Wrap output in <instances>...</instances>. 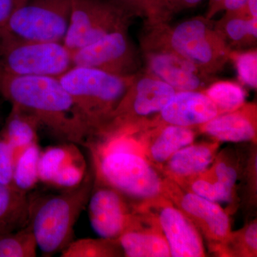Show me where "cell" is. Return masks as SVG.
Returning <instances> with one entry per match:
<instances>
[{
    "mask_svg": "<svg viewBox=\"0 0 257 257\" xmlns=\"http://www.w3.org/2000/svg\"><path fill=\"white\" fill-rule=\"evenodd\" d=\"M42 150L37 143L33 144L16 154L13 186L25 193L36 186L39 179V160Z\"/></svg>",
    "mask_w": 257,
    "mask_h": 257,
    "instance_id": "cell-25",
    "label": "cell"
},
{
    "mask_svg": "<svg viewBox=\"0 0 257 257\" xmlns=\"http://www.w3.org/2000/svg\"><path fill=\"white\" fill-rule=\"evenodd\" d=\"M147 72L181 91H204L214 82L212 75L177 54L162 50H142Z\"/></svg>",
    "mask_w": 257,
    "mask_h": 257,
    "instance_id": "cell-14",
    "label": "cell"
},
{
    "mask_svg": "<svg viewBox=\"0 0 257 257\" xmlns=\"http://www.w3.org/2000/svg\"><path fill=\"white\" fill-rule=\"evenodd\" d=\"M138 144L128 135L109 140L95 155V180L123 196L151 200L164 196V181Z\"/></svg>",
    "mask_w": 257,
    "mask_h": 257,
    "instance_id": "cell-3",
    "label": "cell"
},
{
    "mask_svg": "<svg viewBox=\"0 0 257 257\" xmlns=\"http://www.w3.org/2000/svg\"><path fill=\"white\" fill-rule=\"evenodd\" d=\"M145 28L140 40L142 50L170 51L210 75L222 70L230 60L232 50L214 22L205 17L190 18L176 26L166 23Z\"/></svg>",
    "mask_w": 257,
    "mask_h": 257,
    "instance_id": "cell-2",
    "label": "cell"
},
{
    "mask_svg": "<svg viewBox=\"0 0 257 257\" xmlns=\"http://www.w3.org/2000/svg\"><path fill=\"white\" fill-rule=\"evenodd\" d=\"M152 130L140 141L144 156L157 167H162L175 152L194 143L196 134L192 127L173 124L148 126Z\"/></svg>",
    "mask_w": 257,
    "mask_h": 257,
    "instance_id": "cell-18",
    "label": "cell"
},
{
    "mask_svg": "<svg viewBox=\"0 0 257 257\" xmlns=\"http://www.w3.org/2000/svg\"><path fill=\"white\" fill-rule=\"evenodd\" d=\"M29 224V196L13 186L0 183V235Z\"/></svg>",
    "mask_w": 257,
    "mask_h": 257,
    "instance_id": "cell-21",
    "label": "cell"
},
{
    "mask_svg": "<svg viewBox=\"0 0 257 257\" xmlns=\"http://www.w3.org/2000/svg\"><path fill=\"white\" fill-rule=\"evenodd\" d=\"M145 228L139 216H134L130 226L117 239L123 254L128 257L171 256L170 247L157 223L149 216Z\"/></svg>",
    "mask_w": 257,
    "mask_h": 257,
    "instance_id": "cell-19",
    "label": "cell"
},
{
    "mask_svg": "<svg viewBox=\"0 0 257 257\" xmlns=\"http://www.w3.org/2000/svg\"><path fill=\"white\" fill-rule=\"evenodd\" d=\"M0 93L59 140L90 147L92 134L72 96L57 77L17 76L3 72Z\"/></svg>",
    "mask_w": 257,
    "mask_h": 257,
    "instance_id": "cell-1",
    "label": "cell"
},
{
    "mask_svg": "<svg viewBox=\"0 0 257 257\" xmlns=\"http://www.w3.org/2000/svg\"><path fill=\"white\" fill-rule=\"evenodd\" d=\"M73 66L99 69L120 77H133L140 72L138 49L128 35V29L107 34L97 41L72 52Z\"/></svg>",
    "mask_w": 257,
    "mask_h": 257,
    "instance_id": "cell-10",
    "label": "cell"
},
{
    "mask_svg": "<svg viewBox=\"0 0 257 257\" xmlns=\"http://www.w3.org/2000/svg\"><path fill=\"white\" fill-rule=\"evenodd\" d=\"M232 13L246 18L257 19V0H247L242 8L232 12Z\"/></svg>",
    "mask_w": 257,
    "mask_h": 257,
    "instance_id": "cell-35",
    "label": "cell"
},
{
    "mask_svg": "<svg viewBox=\"0 0 257 257\" xmlns=\"http://www.w3.org/2000/svg\"><path fill=\"white\" fill-rule=\"evenodd\" d=\"M2 74H3V69H2L1 65H0V77H1Z\"/></svg>",
    "mask_w": 257,
    "mask_h": 257,
    "instance_id": "cell-39",
    "label": "cell"
},
{
    "mask_svg": "<svg viewBox=\"0 0 257 257\" xmlns=\"http://www.w3.org/2000/svg\"><path fill=\"white\" fill-rule=\"evenodd\" d=\"M185 182L188 184L190 192L211 202H229L232 199L234 189L221 183L207 170Z\"/></svg>",
    "mask_w": 257,
    "mask_h": 257,
    "instance_id": "cell-29",
    "label": "cell"
},
{
    "mask_svg": "<svg viewBox=\"0 0 257 257\" xmlns=\"http://www.w3.org/2000/svg\"><path fill=\"white\" fill-rule=\"evenodd\" d=\"M16 153L13 147L0 135V183L13 186Z\"/></svg>",
    "mask_w": 257,
    "mask_h": 257,
    "instance_id": "cell-31",
    "label": "cell"
},
{
    "mask_svg": "<svg viewBox=\"0 0 257 257\" xmlns=\"http://www.w3.org/2000/svg\"><path fill=\"white\" fill-rule=\"evenodd\" d=\"M175 93L174 88L147 71L139 72L102 135L111 138L140 131L145 127L149 118L160 114Z\"/></svg>",
    "mask_w": 257,
    "mask_h": 257,
    "instance_id": "cell-6",
    "label": "cell"
},
{
    "mask_svg": "<svg viewBox=\"0 0 257 257\" xmlns=\"http://www.w3.org/2000/svg\"><path fill=\"white\" fill-rule=\"evenodd\" d=\"M256 104H244L236 110L217 115L199 128L217 142L242 143L256 140Z\"/></svg>",
    "mask_w": 257,
    "mask_h": 257,
    "instance_id": "cell-17",
    "label": "cell"
},
{
    "mask_svg": "<svg viewBox=\"0 0 257 257\" xmlns=\"http://www.w3.org/2000/svg\"><path fill=\"white\" fill-rule=\"evenodd\" d=\"M0 65L13 75L57 78L73 67L72 52L63 43L26 41L1 31Z\"/></svg>",
    "mask_w": 257,
    "mask_h": 257,
    "instance_id": "cell-7",
    "label": "cell"
},
{
    "mask_svg": "<svg viewBox=\"0 0 257 257\" xmlns=\"http://www.w3.org/2000/svg\"><path fill=\"white\" fill-rule=\"evenodd\" d=\"M135 18L143 19L146 28L169 23L176 14L170 0H107Z\"/></svg>",
    "mask_w": 257,
    "mask_h": 257,
    "instance_id": "cell-23",
    "label": "cell"
},
{
    "mask_svg": "<svg viewBox=\"0 0 257 257\" xmlns=\"http://www.w3.org/2000/svg\"><path fill=\"white\" fill-rule=\"evenodd\" d=\"M135 76L120 77L73 66L58 79L94 137L104 134Z\"/></svg>",
    "mask_w": 257,
    "mask_h": 257,
    "instance_id": "cell-5",
    "label": "cell"
},
{
    "mask_svg": "<svg viewBox=\"0 0 257 257\" xmlns=\"http://www.w3.org/2000/svg\"><path fill=\"white\" fill-rule=\"evenodd\" d=\"M163 195L179 208L215 247L226 246L231 239L229 216L218 203L187 192L170 179L164 180Z\"/></svg>",
    "mask_w": 257,
    "mask_h": 257,
    "instance_id": "cell-11",
    "label": "cell"
},
{
    "mask_svg": "<svg viewBox=\"0 0 257 257\" xmlns=\"http://www.w3.org/2000/svg\"><path fill=\"white\" fill-rule=\"evenodd\" d=\"M202 0H170L171 5L176 13L183 10L195 8Z\"/></svg>",
    "mask_w": 257,
    "mask_h": 257,
    "instance_id": "cell-36",
    "label": "cell"
},
{
    "mask_svg": "<svg viewBox=\"0 0 257 257\" xmlns=\"http://www.w3.org/2000/svg\"><path fill=\"white\" fill-rule=\"evenodd\" d=\"M28 0H0V30L4 28L8 20Z\"/></svg>",
    "mask_w": 257,
    "mask_h": 257,
    "instance_id": "cell-34",
    "label": "cell"
},
{
    "mask_svg": "<svg viewBox=\"0 0 257 257\" xmlns=\"http://www.w3.org/2000/svg\"><path fill=\"white\" fill-rule=\"evenodd\" d=\"M37 244L30 224L0 235V257H35Z\"/></svg>",
    "mask_w": 257,
    "mask_h": 257,
    "instance_id": "cell-27",
    "label": "cell"
},
{
    "mask_svg": "<svg viewBox=\"0 0 257 257\" xmlns=\"http://www.w3.org/2000/svg\"><path fill=\"white\" fill-rule=\"evenodd\" d=\"M88 200L92 229L100 237L117 239L134 219L122 194L94 179Z\"/></svg>",
    "mask_w": 257,
    "mask_h": 257,
    "instance_id": "cell-13",
    "label": "cell"
},
{
    "mask_svg": "<svg viewBox=\"0 0 257 257\" xmlns=\"http://www.w3.org/2000/svg\"><path fill=\"white\" fill-rule=\"evenodd\" d=\"M215 104L203 91L176 92L170 102L147 124H173L193 127L219 115Z\"/></svg>",
    "mask_w": 257,
    "mask_h": 257,
    "instance_id": "cell-16",
    "label": "cell"
},
{
    "mask_svg": "<svg viewBox=\"0 0 257 257\" xmlns=\"http://www.w3.org/2000/svg\"><path fill=\"white\" fill-rule=\"evenodd\" d=\"M239 239L240 249L242 254L246 256H254L257 250V224L253 221L243 230L242 232L236 234Z\"/></svg>",
    "mask_w": 257,
    "mask_h": 257,
    "instance_id": "cell-33",
    "label": "cell"
},
{
    "mask_svg": "<svg viewBox=\"0 0 257 257\" xmlns=\"http://www.w3.org/2000/svg\"><path fill=\"white\" fill-rule=\"evenodd\" d=\"M229 60H232L241 82L248 87H257V52L256 49L240 52L232 50L230 52Z\"/></svg>",
    "mask_w": 257,
    "mask_h": 257,
    "instance_id": "cell-30",
    "label": "cell"
},
{
    "mask_svg": "<svg viewBox=\"0 0 257 257\" xmlns=\"http://www.w3.org/2000/svg\"><path fill=\"white\" fill-rule=\"evenodd\" d=\"M247 0H226L223 11L226 13H232L242 8Z\"/></svg>",
    "mask_w": 257,
    "mask_h": 257,
    "instance_id": "cell-38",
    "label": "cell"
},
{
    "mask_svg": "<svg viewBox=\"0 0 257 257\" xmlns=\"http://www.w3.org/2000/svg\"><path fill=\"white\" fill-rule=\"evenodd\" d=\"M62 257L119 256L123 254L117 239H80L61 251Z\"/></svg>",
    "mask_w": 257,
    "mask_h": 257,
    "instance_id": "cell-28",
    "label": "cell"
},
{
    "mask_svg": "<svg viewBox=\"0 0 257 257\" xmlns=\"http://www.w3.org/2000/svg\"><path fill=\"white\" fill-rule=\"evenodd\" d=\"M208 172L214 178L227 186L230 188L234 189L236 180H237V172L234 167L223 161H216L211 164L207 169Z\"/></svg>",
    "mask_w": 257,
    "mask_h": 257,
    "instance_id": "cell-32",
    "label": "cell"
},
{
    "mask_svg": "<svg viewBox=\"0 0 257 257\" xmlns=\"http://www.w3.org/2000/svg\"><path fill=\"white\" fill-rule=\"evenodd\" d=\"M225 1L226 0H209L205 18L211 20L217 13L223 11Z\"/></svg>",
    "mask_w": 257,
    "mask_h": 257,
    "instance_id": "cell-37",
    "label": "cell"
},
{
    "mask_svg": "<svg viewBox=\"0 0 257 257\" xmlns=\"http://www.w3.org/2000/svg\"><path fill=\"white\" fill-rule=\"evenodd\" d=\"M40 126L35 118L13 107L3 137L13 147L15 153L37 143V128Z\"/></svg>",
    "mask_w": 257,
    "mask_h": 257,
    "instance_id": "cell-24",
    "label": "cell"
},
{
    "mask_svg": "<svg viewBox=\"0 0 257 257\" xmlns=\"http://www.w3.org/2000/svg\"><path fill=\"white\" fill-rule=\"evenodd\" d=\"M203 92L215 104L219 114L236 110L245 104L246 92L235 82H214Z\"/></svg>",
    "mask_w": 257,
    "mask_h": 257,
    "instance_id": "cell-26",
    "label": "cell"
},
{
    "mask_svg": "<svg viewBox=\"0 0 257 257\" xmlns=\"http://www.w3.org/2000/svg\"><path fill=\"white\" fill-rule=\"evenodd\" d=\"M86 163L74 143L47 147L39 160L40 182L62 189L77 187L87 175Z\"/></svg>",
    "mask_w": 257,
    "mask_h": 257,
    "instance_id": "cell-15",
    "label": "cell"
},
{
    "mask_svg": "<svg viewBox=\"0 0 257 257\" xmlns=\"http://www.w3.org/2000/svg\"><path fill=\"white\" fill-rule=\"evenodd\" d=\"M214 25L231 50L256 44L257 19L226 13L220 20L214 22Z\"/></svg>",
    "mask_w": 257,
    "mask_h": 257,
    "instance_id": "cell-22",
    "label": "cell"
},
{
    "mask_svg": "<svg viewBox=\"0 0 257 257\" xmlns=\"http://www.w3.org/2000/svg\"><path fill=\"white\" fill-rule=\"evenodd\" d=\"M219 142L201 143L183 147L162 166L168 179L181 184L201 175L214 161Z\"/></svg>",
    "mask_w": 257,
    "mask_h": 257,
    "instance_id": "cell-20",
    "label": "cell"
},
{
    "mask_svg": "<svg viewBox=\"0 0 257 257\" xmlns=\"http://www.w3.org/2000/svg\"><path fill=\"white\" fill-rule=\"evenodd\" d=\"M94 179L87 173L82 183L55 194L29 196V224L37 247L51 256L73 241L74 226L87 205Z\"/></svg>",
    "mask_w": 257,
    "mask_h": 257,
    "instance_id": "cell-4",
    "label": "cell"
},
{
    "mask_svg": "<svg viewBox=\"0 0 257 257\" xmlns=\"http://www.w3.org/2000/svg\"><path fill=\"white\" fill-rule=\"evenodd\" d=\"M145 214L157 223L165 236L171 256H205L200 233L190 219L165 196L147 201Z\"/></svg>",
    "mask_w": 257,
    "mask_h": 257,
    "instance_id": "cell-12",
    "label": "cell"
},
{
    "mask_svg": "<svg viewBox=\"0 0 257 257\" xmlns=\"http://www.w3.org/2000/svg\"><path fill=\"white\" fill-rule=\"evenodd\" d=\"M71 9L72 0H28L0 31L26 41L63 43Z\"/></svg>",
    "mask_w": 257,
    "mask_h": 257,
    "instance_id": "cell-8",
    "label": "cell"
},
{
    "mask_svg": "<svg viewBox=\"0 0 257 257\" xmlns=\"http://www.w3.org/2000/svg\"><path fill=\"white\" fill-rule=\"evenodd\" d=\"M133 18L107 0H72L63 44L73 52L111 32L128 29Z\"/></svg>",
    "mask_w": 257,
    "mask_h": 257,
    "instance_id": "cell-9",
    "label": "cell"
}]
</instances>
